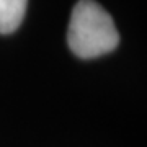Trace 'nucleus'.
I'll return each instance as SVG.
<instances>
[{
    "label": "nucleus",
    "mask_w": 147,
    "mask_h": 147,
    "mask_svg": "<svg viewBox=\"0 0 147 147\" xmlns=\"http://www.w3.org/2000/svg\"><path fill=\"white\" fill-rule=\"evenodd\" d=\"M67 42L75 56L93 59L111 53L119 42V34L113 18L100 3L79 0L72 8Z\"/></svg>",
    "instance_id": "f257e3e1"
},
{
    "label": "nucleus",
    "mask_w": 147,
    "mask_h": 147,
    "mask_svg": "<svg viewBox=\"0 0 147 147\" xmlns=\"http://www.w3.org/2000/svg\"><path fill=\"white\" fill-rule=\"evenodd\" d=\"M28 0H0V33H13L23 21Z\"/></svg>",
    "instance_id": "f03ea898"
}]
</instances>
